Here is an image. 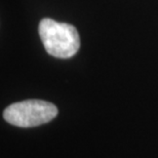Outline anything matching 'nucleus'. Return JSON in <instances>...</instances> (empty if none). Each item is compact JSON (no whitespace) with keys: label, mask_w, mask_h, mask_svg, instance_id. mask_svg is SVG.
<instances>
[{"label":"nucleus","mask_w":158,"mask_h":158,"mask_svg":"<svg viewBox=\"0 0 158 158\" xmlns=\"http://www.w3.org/2000/svg\"><path fill=\"white\" fill-rule=\"evenodd\" d=\"M58 115V108L49 102L27 100L9 105L3 112V117L12 125L34 127L52 121Z\"/></svg>","instance_id":"f03ea898"},{"label":"nucleus","mask_w":158,"mask_h":158,"mask_svg":"<svg viewBox=\"0 0 158 158\" xmlns=\"http://www.w3.org/2000/svg\"><path fill=\"white\" fill-rule=\"evenodd\" d=\"M38 32L44 48L55 58H71L80 47L78 31L70 24L59 23L52 19H42L39 23Z\"/></svg>","instance_id":"f257e3e1"}]
</instances>
